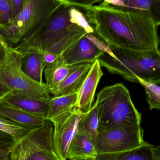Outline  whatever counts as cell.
Here are the masks:
<instances>
[{
	"instance_id": "cell-1",
	"label": "cell",
	"mask_w": 160,
	"mask_h": 160,
	"mask_svg": "<svg viewBox=\"0 0 160 160\" xmlns=\"http://www.w3.org/2000/svg\"><path fill=\"white\" fill-rule=\"evenodd\" d=\"M86 19L110 48L133 51L159 50L160 23L142 12L132 11L106 1L86 11Z\"/></svg>"
},
{
	"instance_id": "cell-2",
	"label": "cell",
	"mask_w": 160,
	"mask_h": 160,
	"mask_svg": "<svg viewBox=\"0 0 160 160\" xmlns=\"http://www.w3.org/2000/svg\"><path fill=\"white\" fill-rule=\"evenodd\" d=\"M117 60L104 52L98 60L110 73L138 82L135 76L146 80L160 79V52L133 51L110 48Z\"/></svg>"
},
{
	"instance_id": "cell-3",
	"label": "cell",
	"mask_w": 160,
	"mask_h": 160,
	"mask_svg": "<svg viewBox=\"0 0 160 160\" xmlns=\"http://www.w3.org/2000/svg\"><path fill=\"white\" fill-rule=\"evenodd\" d=\"M98 129L141 125L142 115L135 107L128 89L122 83L105 87L97 96Z\"/></svg>"
},
{
	"instance_id": "cell-4",
	"label": "cell",
	"mask_w": 160,
	"mask_h": 160,
	"mask_svg": "<svg viewBox=\"0 0 160 160\" xmlns=\"http://www.w3.org/2000/svg\"><path fill=\"white\" fill-rule=\"evenodd\" d=\"M62 3V0H26L9 23L0 26V36L9 47L18 45L35 32Z\"/></svg>"
},
{
	"instance_id": "cell-5",
	"label": "cell",
	"mask_w": 160,
	"mask_h": 160,
	"mask_svg": "<svg viewBox=\"0 0 160 160\" xmlns=\"http://www.w3.org/2000/svg\"><path fill=\"white\" fill-rule=\"evenodd\" d=\"M71 7L62 1L61 4L35 32L22 40L14 48L22 54L33 52L46 53L65 35L75 24L71 21Z\"/></svg>"
},
{
	"instance_id": "cell-6",
	"label": "cell",
	"mask_w": 160,
	"mask_h": 160,
	"mask_svg": "<svg viewBox=\"0 0 160 160\" xmlns=\"http://www.w3.org/2000/svg\"><path fill=\"white\" fill-rule=\"evenodd\" d=\"M22 54L8 47L2 66V79L12 94L38 99H50L52 97L45 83L29 78L21 68Z\"/></svg>"
},
{
	"instance_id": "cell-7",
	"label": "cell",
	"mask_w": 160,
	"mask_h": 160,
	"mask_svg": "<svg viewBox=\"0 0 160 160\" xmlns=\"http://www.w3.org/2000/svg\"><path fill=\"white\" fill-rule=\"evenodd\" d=\"M141 125L98 129L95 147L98 154L117 153L136 148L144 143Z\"/></svg>"
},
{
	"instance_id": "cell-8",
	"label": "cell",
	"mask_w": 160,
	"mask_h": 160,
	"mask_svg": "<svg viewBox=\"0 0 160 160\" xmlns=\"http://www.w3.org/2000/svg\"><path fill=\"white\" fill-rule=\"evenodd\" d=\"M53 124L51 120L30 130L21 139L25 160H61L53 146Z\"/></svg>"
},
{
	"instance_id": "cell-9",
	"label": "cell",
	"mask_w": 160,
	"mask_h": 160,
	"mask_svg": "<svg viewBox=\"0 0 160 160\" xmlns=\"http://www.w3.org/2000/svg\"><path fill=\"white\" fill-rule=\"evenodd\" d=\"M85 113L74 107L51 119L53 124L54 148L61 160H67L69 147L75 136L80 120Z\"/></svg>"
},
{
	"instance_id": "cell-10",
	"label": "cell",
	"mask_w": 160,
	"mask_h": 160,
	"mask_svg": "<svg viewBox=\"0 0 160 160\" xmlns=\"http://www.w3.org/2000/svg\"><path fill=\"white\" fill-rule=\"evenodd\" d=\"M104 52L84 36L63 52L60 56L65 64H78L94 62Z\"/></svg>"
},
{
	"instance_id": "cell-11",
	"label": "cell",
	"mask_w": 160,
	"mask_h": 160,
	"mask_svg": "<svg viewBox=\"0 0 160 160\" xmlns=\"http://www.w3.org/2000/svg\"><path fill=\"white\" fill-rule=\"evenodd\" d=\"M103 75L101 65L97 59L93 62L91 69L77 94L75 107L83 112H87L92 107L98 84Z\"/></svg>"
},
{
	"instance_id": "cell-12",
	"label": "cell",
	"mask_w": 160,
	"mask_h": 160,
	"mask_svg": "<svg viewBox=\"0 0 160 160\" xmlns=\"http://www.w3.org/2000/svg\"><path fill=\"white\" fill-rule=\"evenodd\" d=\"M51 99H38L9 93L0 100L25 112L46 118Z\"/></svg>"
},
{
	"instance_id": "cell-13",
	"label": "cell",
	"mask_w": 160,
	"mask_h": 160,
	"mask_svg": "<svg viewBox=\"0 0 160 160\" xmlns=\"http://www.w3.org/2000/svg\"><path fill=\"white\" fill-rule=\"evenodd\" d=\"M81 64H65L60 55L52 62L48 64L44 69V77L50 93L54 95L64 80Z\"/></svg>"
},
{
	"instance_id": "cell-14",
	"label": "cell",
	"mask_w": 160,
	"mask_h": 160,
	"mask_svg": "<svg viewBox=\"0 0 160 160\" xmlns=\"http://www.w3.org/2000/svg\"><path fill=\"white\" fill-rule=\"evenodd\" d=\"M0 117L29 130L43 126L48 119L31 114L0 100Z\"/></svg>"
},
{
	"instance_id": "cell-15",
	"label": "cell",
	"mask_w": 160,
	"mask_h": 160,
	"mask_svg": "<svg viewBox=\"0 0 160 160\" xmlns=\"http://www.w3.org/2000/svg\"><path fill=\"white\" fill-rule=\"evenodd\" d=\"M93 62L83 63L62 82L53 97L77 94L93 65Z\"/></svg>"
},
{
	"instance_id": "cell-16",
	"label": "cell",
	"mask_w": 160,
	"mask_h": 160,
	"mask_svg": "<svg viewBox=\"0 0 160 160\" xmlns=\"http://www.w3.org/2000/svg\"><path fill=\"white\" fill-rule=\"evenodd\" d=\"M98 156L95 143L82 131L78 129L69 147L67 158H93Z\"/></svg>"
},
{
	"instance_id": "cell-17",
	"label": "cell",
	"mask_w": 160,
	"mask_h": 160,
	"mask_svg": "<svg viewBox=\"0 0 160 160\" xmlns=\"http://www.w3.org/2000/svg\"><path fill=\"white\" fill-rule=\"evenodd\" d=\"M46 66L44 53L33 52L22 54V69L27 76L36 82L44 83L42 74Z\"/></svg>"
},
{
	"instance_id": "cell-18",
	"label": "cell",
	"mask_w": 160,
	"mask_h": 160,
	"mask_svg": "<svg viewBox=\"0 0 160 160\" xmlns=\"http://www.w3.org/2000/svg\"><path fill=\"white\" fill-rule=\"evenodd\" d=\"M154 146L145 142L133 149L117 153L98 154L96 160H152L151 148Z\"/></svg>"
},
{
	"instance_id": "cell-19",
	"label": "cell",
	"mask_w": 160,
	"mask_h": 160,
	"mask_svg": "<svg viewBox=\"0 0 160 160\" xmlns=\"http://www.w3.org/2000/svg\"><path fill=\"white\" fill-rule=\"evenodd\" d=\"M125 9L147 13L160 23V0H121Z\"/></svg>"
},
{
	"instance_id": "cell-20",
	"label": "cell",
	"mask_w": 160,
	"mask_h": 160,
	"mask_svg": "<svg viewBox=\"0 0 160 160\" xmlns=\"http://www.w3.org/2000/svg\"><path fill=\"white\" fill-rule=\"evenodd\" d=\"M76 100L77 94L52 97L46 118L50 120L65 112L71 111L75 107Z\"/></svg>"
},
{
	"instance_id": "cell-21",
	"label": "cell",
	"mask_w": 160,
	"mask_h": 160,
	"mask_svg": "<svg viewBox=\"0 0 160 160\" xmlns=\"http://www.w3.org/2000/svg\"><path fill=\"white\" fill-rule=\"evenodd\" d=\"M99 126V116L95 103L80 120L78 129L85 132L95 144Z\"/></svg>"
},
{
	"instance_id": "cell-22",
	"label": "cell",
	"mask_w": 160,
	"mask_h": 160,
	"mask_svg": "<svg viewBox=\"0 0 160 160\" xmlns=\"http://www.w3.org/2000/svg\"><path fill=\"white\" fill-rule=\"evenodd\" d=\"M144 88L147 94V102L149 109H160V79L156 80H146L135 76Z\"/></svg>"
},
{
	"instance_id": "cell-23",
	"label": "cell",
	"mask_w": 160,
	"mask_h": 160,
	"mask_svg": "<svg viewBox=\"0 0 160 160\" xmlns=\"http://www.w3.org/2000/svg\"><path fill=\"white\" fill-rule=\"evenodd\" d=\"M29 130L7 119L0 117V131L11 135L16 142L20 140Z\"/></svg>"
},
{
	"instance_id": "cell-24",
	"label": "cell",
	"mask_w": 160,
	"mask_h": 160,
	"mask_svg": "<svg viewBox=\"0 0 160 160\" xmlns=\"http://www.w3.org/2000/svg\"><path fill=\"white\" fill-rule=\"evenodd\" d=\"M71 21L83 28L87 33L95 32L94 29L90 26L83 13L76 8L71 7L70 9Z\"/></svg>"
},
{
	"instance_id": "cell-25",
	"label": "cell",
	"mask_w": 160,
	"mask_h": 160,
	"mask_svg": "<svg viewBox=\"0 0 160 160\" xmlns=\"http://www.w3.org/2000/svg\"><path fill=\"white\" fill-rule=\"evenodd\" d=\"M13 18L11 0H0V26L9 23Z\"/></svg>"
},
{
	"instance_id": "cell-26",
	"label": "cell",
	"mask_w": 160,
	"mask_h": 160,
	"mask_svg": "<svg viewBox=\"0 0 160 160\" xmlns=\"http://www.w3.org/2000/svg\"><path fill=\"white\" fill-rule=\"evenodd\" d=\"M9 46L3 38H0V99L11 92L10 89L5 84L1 76L2 66L4 62L7 51Z\"/></svg>"
},
{
	"instance_id": "cell-27",
	"label": "cell",
	"mask_w": 160,
	"mask_h": 160,
	"mask_svg": "<svg viewBox=\"0 0 160 160\" xmlns=\"http://www.w3.org/2000/svg\"><path fill=\"white\" fill-rule=\"evenodd\" d=\"M64 3L76 8L88 10L95 3L101 0H62Z\"/></svg>"
},
{
	"instance_id": "cell-28",
	"label": "cell",
	"mask_w": 160,
	"mask_h": 160,
	"mask_svg": "<svg viewBox=\"0 0 160 160\" xmlns=\"http://www.w3.org/2000/svg\"><path fill=\"white\" fill-rule=\"evenodd\" d=\"M85 36L86 38L90 40L98 48L103 51L109 54L110 56L117 60V58L113 53L111 49L109 47V45H107L106 43H104V42L99 40L93 34V33H87Z\"/></svg>"
},
{
	"instance_id": "cell-29",
	"label": "cell",
	"mask_w": 160,
	"mask_h": 160,
	"mask_svg": "<svg viewBox=\"0 0 160 160\" xmlns=\"http://www.w3.org/2000/svg\"><path fill=\"white\" fill-rule=\"evenodd\" d=\"M21 140L15 142L10 153V160H25Z\"/></svg>"
},
{
	"instance_id": "cell-30",
	"label": "cell",
	"mask_w": 160,
	"mask_h": 160,
	"mask_svg": "<svg viewBox=\"0 0 160 160\" xmlns=\"http://www.w3.org/2000/svg\"><path fill=\"white\" fill-rule=\"evenodd\" d=\"M14 144L0 143V160H10V151Z\"/></svg>"
},
{
	"instance_id": "cell-31",
	"label": "cell",
	"mask_w": 160,
	"mask_h": 160,
	"mask_svg": "<svg viewBox=\"0 0 160 160\" xmlns=\"http://www.w3.org/2000/svg\"><path fill=\"white\" fill-rule=\"evenodd\" d=\"M25 1L26 0H11L14 18L20 12Z\"/></svg>"
},
{
	"instance_id": "cell-32",
	"label": "cell",
	"mask_w": 160,
	"mask_h": 160,
	"mask_svg": "<svg viewBox=\"0 0 160 160\" xmlns=\"http://www.w3.org/2000/svg\"><path fill=\"white\" fill-rule=\"evenodd\" d=\"M16 142L15 139L11 135L0 131V143L14 144Z\"/></svg>"
},
{
	"instance_id": "cell-33",
	"label": "cell",
	"mask_w": 160,
	"mask_h": 160,
	"mask_svg": "<svg viewBox=\"0 0 160 160\" xmlns=\"http://www.w3.org/2000/svg\"><path fill=\"white\" fill-rule=\"evenodd\" d=\"M160 146H153L151 148L152 160H160Z\"/></svg>"
},
{
	"instance_id": "cell-34",
	"label": "cell",
	"mask_w": 160,
	"mask_h": 160,
	"mask_svg": "<svg viewBox=\"0 0 160 160\" xmlns=\"http://www.w3.org/2000/svg\"><path fill=\"white\" fill-rule=\"evenodd\" d=\"M70 160H96L93 158H72Z\"/></svg>"
},
{
	"instance_id": "cell-35",
	"label": "cell",
	"mask_w": 160,
	"mask_h": 160,
	"mask_svg": "<svg viewBox=\"0 0 160 160\" xmlns=\"http://www.w3.org/2000/svg\"><path fill=\"white\" fill-rule=\"evenodd\" d=\"M0 38H1V36H0Z\"/></svg>"
},
{
	"instance_id": "cell-36",
	"label": "cell",
	"mask_w": 160,
	"mask_h": 160,
	"mask_svg": "<svg viewBox=\"0 0 160 160\" xmlns=\"http://www.w3.org/2000/svg\"></svg>"
}]
</instances>
